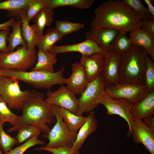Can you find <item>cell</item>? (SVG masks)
I'll list each match as a JSON object with an SVG mask.
<instances>
[{
	"mask_svg": "<svg viewBox=\"0 0 154 154\" xmlns=\"http://www.w3.org/2000/svg\"><path fill=\"white\" fill-rule=\"evenodd\" d=\"M91 25L99 28L114 29L125 33L141 28L144 19L122 0L104 2L95 10Z\"/></svg>",
	"mask_w": 154,
	"mask_h": 154,
	"instance_id": "6da1fadb",
	"label": "cell"
},
{
	"mask_svg": "<svg viewBox=\"0 0 154 154\" xmlns=\"http://www.w3.org/2000/svg\"><path fill=\"white\" fill-rule=\"evenodd\" d=\"M44 99L42 92L31 91L29 99L22 110V114L19 121L7 132L11 133L17 131L25 125L34 124L38 126L44 133H47L50 129L47 124L54 123L56 119L52 114V104Z\"/></svg>",
	"mask_w": 154,
	"mask_h": 154,
	"instance_id": "7a4b0ae2",
	"label": "cell"
},
{
	"mask_svg": "<svg viewBox=\"0 0 154 154\" xmlns=\"http://www.w3.org/2000/svg\"><path fill=\"white\" fill-rule=\"evenodd\" d=\"M147 54L144 49L133 45L121 55L118 83L145 85V57Z\"/></svg>",
	"mask_w": 154,
	"mask_h": 154,
	"instance_id": "3957f363",
	"label": "cell"
},
{
	"mask_svg": "<svg viewBox=\"0 0 154 154\" xmlns=\"http://www.w3.org/2000/svg\"><path fill=\"white\" fill-rule=\"evenodd\" d=\"M63 67L59 70L53 72L41 71H31L0 69L2 76L14 77L32 86L37 89L46 88L48 90L55 85L65 84Z\"/></svg>",
	"mask_w": 154,
	"mask_h": 154,
	"instance_id": "277c9868",
	"label": "cell"
},
{
	"mask_svg": "<svg viewBox=\"0 0 154 154\" xmlns=\"http://www.w3.org/2000/svg\"><path fill=\"white\" fill-rule=\"evenodd\" d=\"M31 93L28 89L22 91L15 78L2 76L0 78V97L10 109L22 110Z\"/></svg>",
	"mask_w": 154,
	"mask_h": 154,
	"instance_id": "5b68a950",
	"label": "cell"
},
{
	"mask_svg": "<svg viewBox=\"0 0 154 154\" xmlns=\"http://www.w3.org/2000/svg\"><path fill=\"white\" fill-rule=\"evenodd\" d=\"M37 52L34 49L28 50L27 47L20 46L15 51L1 52L0 57V69L26 71L32 68L37 61Z\"/></svg>",
	"mask_w": 154,
	"mask_h": 154,
	"instance_id": "8992f818",
	"label": "cell"
},
{
	"mask_svg": "<svg viewBox=\"0 0 154 154\" xmlns=\"http://www.w3.org/2000/svg\"><path fill=\"white\" fill-rule=\"evenodd\" d=\"M52 114L56 122L50 131L44 135L49 142L46 147L55 148L61 147H72L76 134L72 133L64 123L61 116L60 107L52 104Z\"/></svg>",
	"mask_w": 154,
	"mask_h": 154,
	"instance_id": "52a82bcc",
	"label": "cell"
},
{
	"mask_svg": "<svg viewBox=\"0 0 154 154\" xmlns=\"http://www.w3.org/2000/svg\"><path fill=\"white\" fill-rule=\"evenodd\" d=\"M106 85L100 74L95 80L88 83L78 99V105L76 115L82 116L96 108L105 94Z\"/></svg>",
	"mask_w": 154,
	"mask_h": 154,
	"instance_id": "ba28073f",
	"label": "cell"
},
{
	"mask_svg": "<svg viewBox=\"0 0 154 154\" xmlns=\"http://www.w3.org/2000/svg\"><path fill=\"white\" fill-rule=\"evenodd\" d=\"M150 92L145 85L118 83L107 86L105 94L114 99H122L134 104L144 98Z\"/></svg>",
	"mask_w": 154,
	"mask_h": 154,
	"instance_id": "9c48e42d",
	"label": "cell"
},
{
	"mask_svg": "<svg viewBox=\"0 0 154 154\" xmlns=\"http://www.w3.org/2000/svg\"><path fill=\"white\" fill-rule=\"evenodd\" d=\"M99 104L105 107L108 115H118L126 121L128 125L126 136H132L134 123L131 113L133 104L123 99L111 98L105 94Z\"/></svg>",
	"mask_w": 154,
	"mask_h": 154,
	"instance_id": "30bf717a",
	"label": "cell"
},
{
	"mask_svg": "<svg viewBox=\"0 0 154 154\" xmlns=\"http://www.w3.org/2000/svg\"><path fill=\"white\" fill-rule=\"evenodd\" d=\"M109 51L102 47L92 40L86 39L84 41L74 44L59 46L54 45L49 52L56 54L76 52L80 53L82 55H92L99 54L104 57Z\"/></svg>",
	"mask_w": 154,
	"mask_h": 154,
	"instance_id": "8fae6325",
	"label": "cell"
},
{
	"mask_svg": "<svg viewBox=\"0 0 154 154\" xmlns=\"http://www.w3.org/2000/svg\"><path fill=\"white\" fill-rule=\"evenodd\" d=\"M57 90L46 92V102L64 108L76 114L78 107V100L75 94L68 90L63 84Z\"/></svg>",
	"mask_w": 154,
	"mask_h": 154,
	"instance_id": "7c38bea8",
	"label": "cell"
},
{
	"mask_svg": "<svg viewBox=\"0 0 154 154\" xmlns=\"http://www.w3.org/2000/svg\"><path fill=\"white\" fill-rule=\"evenodd\" d=\"M72 72L70 76L64 79L66 88L75 94H81L86 88L89 82L85 71L78 62L71 66Z\"/></svg>",
	"mask_w": 154,
	"mask_h": 154,
	"instance_id": "4fadbf2b",
	"label": "cell"
},
{
	"mask_svg": "<svg viewBox=\"0 0 154 154\" xmlns=\"http://www.w3.org/2000/svg\"><path fill=\"white\" fill-rule=\"evenodd\" d=\"M120 55L110 50L104 57V64L101 74L106 86L118 83Z\"/></svg>",
	"mask_w": 154,
	"mask_h": 154,
	"instance_id": "5bb4252c",
	"label": "cell"
},
{
	"mask_svg": "<svg viewBox=\"0 0 154 154\" xmlns=\"http://www.w3.org/2000/svg\"><path fill=\"white\" fill-rule=\"evenodd\" d=\"M119 32L116 30L97 28L91 25L85 36L86 39L92 40L103 48L110 51Z\"/></svg>",
	"mask_w": 154,
	"mask_h": 154,
	"instance_id": "9a60e30c",
	"label": "cell"
},
{
	"mask_svg": "<svg viewBox=\"0 0 154 154\" xmlns=\"http://www.w3.org/2000/svg\"><path fill=\"white\" fill-rule=\"evenodd\" d=\"M132 136L134 142L142 144L151 154H154V131L142 120L134 121Z\"/></svg>",
	"mask_w": 154,
	"mask_h": 154,
	"instance_id": "2e32d148",
	"label": "cell"
},
{
	"mask_svg": "<svg viewBox=\"0 0 154 154\" xmlns=\"http://www.w3.org/2000/svg\"><path fill=\"white\" fill-rule=\"evenodd\" d=\"M104 62V57L100 54L82 55L80 63L85 71L89 83L101 74Z\"/></svg>",
	"mask_w": 154,
	"mask_h": 154,
	"instance_id": "e0dca14e",
	"label": "cell"
},
{
	"mask_svg": "<svg viewBox=\"0 0 154 154\" xmlns=\"http://www.w3.org/2000/svg\"><path fill=\"white\" fill-rule=\"evenodd\" d=\"M131 113L134 121L153 116L154 114V91L141 101L133 104Z\"/></svg>",
	"mask_w": 154,
	"mask_h": 154,
	"instance_id": "ac0fdd59",
	"label": "cell"
},
{
	"mask_svg": "<svg viewBox=\"0 0 154 154\" xmlns=\"http://www.w3.org/2000/svg\"><path fill=\"white\" fill-rule=\"evenodd\" d=\"M98 122L95 112L92 111L86 116V119L77 133L76 139L72 147L75 151L79 153V150L87 137L95 131L98 128Z\"/></svg>",
	"mask_w": 154,
	"mask_h": 154,
	"instance_id": "d6986e66",
	"label": "cell"
},
{
	"mask_svg": "<svg viewBox=\"0 0 154 154\" xmlns=\"http://www.w3.org/2000/svg\"><path fill=\"white\" fill-rule=\"evenodd\" d=\"M129 38L133 45H136L144 49L147 54L154 60V37L141 28L130 33Z\"/></svg>",
	"mask_w": 154,
	"mask_h": 154,
	"instance_id": "ffe728a7",
	"label": "cell"
},
{
	"mask_svg": "<svg viewBox=\"0 0 154 154\" xmlns=\"http://www.w3.org/2000/svg\"><path fill=\"white\" fill-rule=\"evenodd\" d=\"M37 54V62L35 66L31 68V71L54 72L53 66L57 61L56 54L39 49Z\"/></svg>",
	"mask_w": 154,
	"mask_h": 154,
	"instance_id": "44dd1931",
	"label": "cell"
},
{
	"mask_svg": "<svg viewBox=\"0 0 154 154\" xmlns=\"http://www.w3.org/2000/svg\"><path fill=\"white\" fill-rule=\"evenodd\" d=\"M20 18L22 21V35L24 40L27 44V48L33 50L37 46L39 38L38 37L33 25H30L25 14V11L20 13Z\"/></svg>",
	"mask_w": 154,
	"mask_h": 154,
	"instance_id": "7402d4cb",
	"label": "cell"
},
{
	"mask_svg": "<svg viewBox=\"0 0 154 154\" xmlns=\"http://www.w3.org/2000/svg\"><path fill=\"white\" fill-rule=\"evenodd\" d=\"M54 13L52 10L45 7L32 20L36 35L39 39L43 36L44 29L50 25L52 22Z\"/></svg>",
	"mask_w": 154,
	"mask_h": 154,
	"instance_id": "603a6c76",
	"label": "cell"
},
{
	"mask_svg": "<svg viewBox=\"0 0 154 154\" xmlns=\"http://www.w3.org/2000/svg\"><path fill=\"white\" fill-rule=\"evenodd\" d=\"M45 7L53 10L58 7L69 6L81 9L89 8L94 0H44Z\"/></svg>",
	"mask_w": 154,
	"mask_h": 154,
	"instance_id": "cb8c5ba5",
	"label": "cell"
},
{
	"mask_svg": "<svg viewBox=\"0 0 154 154\" xmlns=\"http://www.w3.org/2000/svg\"><path fill=\"white\" fill-rule=\"evenodd\" d=\"M22 24L21 20L18 19L15 20L11 25L12 31L9 33L7 38L9 42L7 46L9 52L14 51L15 48L19 45L27 47V44L24 40L22 35Z\"/></svg>",
	"mask_w": 154,
	"mask_h": 154,
	"instance_id": "d4e9b609",
	"label": "cell"
},
{
	"mask_svg": "<svg viewBox=\"0 0 154 154\" xmlns=\"http://www.w3.org/2000/svg\"><path fill=\"white\" fill-rule=\"evenodd\" d=\"M33 0H6L0 1V9L7 10L8 15L20 18V13L25 11Z\"/></svg>",
	"mask_w": 154,
	"mask_h": 154,
	"instance_id": "484cf974",
	"label": "cell"
},
{
	"mask_svg": "<svg viewBox=\"0 0 154 154\" xmlns=\"http://www.w3.org/2000/svg\"><path fill=\"white\" fill-rule=\"evenodd\" d=\"M60 108L64 123L71 132L76 134L78 130L86 121V117L78 116L64 108L60 107Z\"/></svg>",
	"mask_w": 154,
	"mask_h": 154,
	"instance_id": "4316f807",
	"label": "cell"
},
{
	"mask_svg": "<svg viewBox=\"0 0 154 154\" xmlns=\"http://www.w3.org/2000/svg\"><path fill=\"white\" fill-rule=\"evenodd\" d=\"M62 37L56 29L50 28L45 35L39 39L37 46L39 50L49 52L55 43Z\"/></svg>",
	"mask_w": 154,
	"mask_h": 154,
	"instance_id": "83f0119b",
	"label": "cell"
},
{
	"mask_svg": "<svg viewBox=\"0 0 154 154\" xmlns=\"http://www.w3.org/2000/svg\"><path fill=\"white\" fill-rule=\"evenodd\" d=\"M132 46L126 33L119 31L110 50L121 55L130 50Z\"/></svg>",
	"mask_w": 154,
	"mask_h": 154,
	"instance_id": "f1b7e54d",
	"label": "cell"
},
{
	"mask_svg": "<svg viewBox=\"0 0 154 154\" xmlns=\"http://www.w3.org/2000/svg\"><path fill=\"white\" fill-rule=\"evenodd\" d=\"M16 138L20 144L26 141L34 136L39 135L42 132L40 128L34 124H28L20 127L17 130Z\"/></svg>",
	"mask_w": 154,
	"mask_h": 154,
	"instance_id": "f546056e",
	"label": "cell"
},
{
	"mask_svg": "<svg viewBox=\"0 0 154 154\" xmlns=\"http://www.w3.org/2000/svg\"><path fill=\"white\" fill-rule=\"evenodd\" d=\"M21 116L13 112L7 104L0 97V124L3 125L8 122L13 126L19 121Z\"/></svg>",
	"mask_w": 154,
	"mask_h": 154,
	"instance_id": "4dcf8cb0",
	"label": "cell"
},
{
	"mask_svg": "<svg viewBox=\"0 0 154 154\" xmlns=\"http://www.w3.org/2000/svg\"><path fill=\"white\" fill-rule=\"evenodd\" d=\"M56 29L62 36L77 31L84 27L83 24L74 23L62 20H57L55 23Z\"/></svg>",
	"mask_w": 154,
	"mask_h": 154,
	"instance_id": "1f68e13d",
	"label": "cell"
},
{
	"mask_svg": "<svg viewBox=\"0 0 154 154\" xmlns=\"http://www.w3.org/2000/svg\"><path fill=\"white\" fill-rule=\"evenodd\" d=\"M123 2L129 7L143 19L147 20L154 19L153 17L140 0H122Z\"/></svg>",
	"mask_w": 154,
	"mask_h": 154,
	"instance_id": "d6a6232c",
	"label": "cell"
},
{
	"mask_svg": "<svg viewBox=\"0 0 154 154\" xmlns=\"http://www.w3.org/2000/svg\"><path fill=\"white\" fill-rule=\"evenodd\" d=\"M145 59V85L151 92L154 91V62L147 54Z\"/></svg>",
	"mask_w": 154,
	"mask_h": 154,
	"instance_id": "836d02e7",
	"label": "cell"
},
{
	"mask_svg": "<svg viewBox=\"0 0 154 154\" xmlns=\"http://www.w3.org/2000/svg\"><path fill=\"white\" fill-rule=\"evenodd\" d=\"M18 144L16 137H11L7 133L3 128V125L0 124V146L5 153L12 150L13 147Z\"/></svg>",
	"mask_w": 154,
	"mask_h": 154,
	"instance_id": "e575fe53",
	"label": "cell"
},
{
	"mask_svg": "<svg viewBox=\"0 0 154 154\" xmlns=\"http://www.w3.org/2000/svg\"><path fill=\"white\" fill-rule=\"evenodd\" d=\"M45 7L44 0H33L25 11V16L29 22Z\"/></svg>",
	"mask_w": 154,
	"mask_h": 154,
	"instance_id": "d590c367",
	"label": "cell"
},
{
	"mask_svg": "<svg viewBox=\"0 0 154 154\" xmlns=\"http://www.w3.org/2000/svg\"><path fill=\"white\" fill-rule=\"evenodd\" d=\"M38 135L34 136L21 145L4 154H23L28 149L31 147L38 144L44 145V142L38 139Z\"/></svg>",
	"mask_w": 154,
	"mask_h": 154,
	"instance_id": "8d00e7d4",
	"label": "cell"
},
{
	"mask_svg": "<svg viewBox=\"0 0 154 154\" xmlns=\"http://www.w3.org/2000/svg\"><path fill=\"white\" fill-rule=\"evenodd\" d=\"M35 150H43L49 151L53 154H78L77 152L69 147H61L55 148H50L46 147L37 148Z\"/></svg>",
	"mask_w": 154,
	"mask_h": 154,
	"instance_id": "74e56055",
	"label": "cell"
},
{
	"mask_svg": "<svg viewBox=\"0 0 154 154\" xmlns=\"http://www.w3.org/2000/svg\"><path fill=\"white\" fill-rule=\"evenodd\" d=\"M10 30V29L0 30V52L2 53L8 52L7 41Z\"/></svg>",
	"mask_w": 154,
	"mask_h": 154,
	"instance_id": "f35d334b",
	"label": "cell"
},
{
	"mask_svg": "<svg viewBox=\"0 0 154 154\" xmlns=\"http://www.w3.org/2000/svg\"><path fill=\"white\" fill-rule=\"evenodd\" d=\"M141 27L154 37V19H143L141 22Z\"/></svg>",
	"mask_w": 154,
	"mask_h": 154,
	"instance_id": "ab89813d",
	"label": "cell"
},
{
	"mask_svg": "<svg viewBox=\"0 0 154 154\" xmlns=\"http://www.w3.org/2000/svg\"><path fill=\"white\" fill-rule=\"evenodd\" d=\"M145 124L154 131V117L153 116L145 118L143 121Z\"/></svg>",
	"mask_w": 154,
	"mask_h": 154,
	"instance_id": "60d3db41",
	"label": "cell"
},
{
	"mask_svg": "<svg viewBox=\"0 0 154 154\" xmlns=\"http://www.w3.org/2000/svg\"><path fill=\"white\" fill-rule=\"evenodd\" d=\"M15 21V19L11 18L8 21L2 24H0V30L9 29L13 22Z\"/></svg>",
	"mask_w": 154,
	"mask_h": 154,
	"instance_id": "b9f144b4",
	"label": "cell"
},
{
	"mask_svg": "<svg viewBox=\"0 0 154 154\" xmlns=\"http://www.w3.org/2000/svg\"><path fill=\"white\" fill-rule=\"evenodd\" d=\"M144 1L147 4L148 9L152 15L154 17V7L152 5L151 1L150 0H144Z\"/></svg>",
	"mask_w": 154,
	"mask_h": 154,
	"instance_id": "7bdbcfd3",
	"label": "cell"
},
{
	"mask_svg": "<svg viewBox=\"0 0 154 154\" xmlns=\"http://www.w3.org/2000/svg\"><path fill=\"white\" fill-rule=\"evenodd\" d=\"M0 154H2V152L1 151L0 149Z\"/></svg>",
	"mask_w": 154,
	"mask_h": 154,
	"instance_id": "ee69618b",
	"label": "cell"
},
{
	"mask_svg": "<svg viewBox=\"0 0 154 154\" xmlns=\"http://www.w3.org/2000/svg\"><path fill=\"white\" fill-rule=\"evenodd\" d=\"M2 76L1 75V74H0V78H1V76Z\"/></svg>",
	"mask_w": 154,
	"mask_h": 154,
	"instance_id": "f6af8a7d",
	"label": "cell"
},
{
	"mask_svg": "<svg viewBox=\"0 0 154 154\" xmlns=\"http://www.w3.org/2000/svg\"><path fill=\"white\" fill-rule=\"evenodd\" d=\"M1 52H0V56H1Z\"/></svg>",
	"mask_w": 154,
	"mask_h": 154,
	"instance_id": "bcb514c9",
	"label": "cell"
}]
</instances>
